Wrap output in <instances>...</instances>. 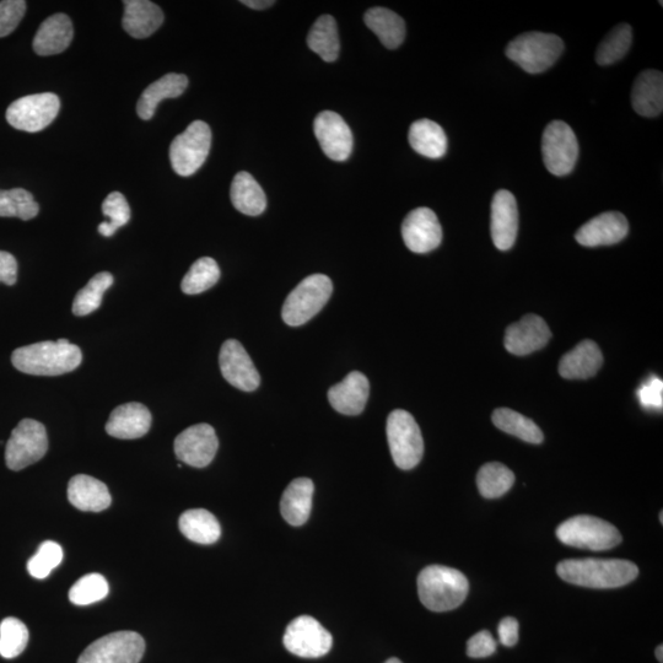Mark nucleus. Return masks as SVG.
<instances>
[{
	"instance_id": "nucleus-1",
	"label": "nucleus",
	"mask_w": 663,
	"mask_h": 663,
	"mask_svg": "<svg viewBox=\"0 0 663 663\" xmlns=\"http://www.w3.org/2000/svg\"><path fill=\"white\" fill-rule=\"evenodd\" d=\"M557 573L569 584L590 589H617L634 581L639 569L628 560L584 558L563 560Z\"/></svg>"
},
{
	"instance_id": "nucleus-2",
	"label": "nucleus",
	"mask_w": 663,
	"mask_h": 663,
	"mask_svg": "<svg viewBox=\"0 0 663 663\" xmlns=\"http://www.w3.org/2000/svg\"><path fill=\"white\" fill-rule=\"evenodd\" d=\"M82 350L68 339L40 342L14 350L12 363L21 373L34 376H59L72 373L82 364Z\"/></svg>"
},
{
	"instance_id": "nucleus-3",
	"label": "nucleus",
	"mask_w": 663,
	"mask_h": 663,
	"mask_svg": "<svg viewBox=\"0 0 663 663\" xmlns=\"http://www.w3.org/2000/svg\"><path fill=\"white\" fill-rule=\"evenodd\" d=\"M470 584L465 574L444 565H430L418 576V594L433 612H447L465 602Z\"/></svg>"
},
{
	"instance_id": "nucleus-4",
	"label": "nucleus",
	"mask_w": 663,
	"mask_h": 663,
	"mask_svg": "<svg viewBox=\"0 0 663 663\" xmlns=\"http://www.w3.org/2000/svg\"><path fill=\"white\" fill-rule=\"evenodd\" d=\"M564 51V42L554 34L526 32L517 36L506 47V56L530 74L546 72L558 61Z\"/></svg>"
},
{
	"instance_id": "nucleus-5",
	"label": "nucleus",
	"mask_w": 663,
	"mask_h": 663,
	"mask_svg": "<svg viewBox=\"0 0 663 663\" xmlns=\"http://www.w3.org/2000/svg\"><path fill=\"white\" fill-rule=\"evenodd\" d=\"M557 536L567 546L587 551H607L622 542L616 526L590 515L571 517L558 527Z\"/></svg>"
},
{
	"instance_id": "nucleus-6",
	"label": "nucleus",
	"mask_w": 663,
	"mask_h": 663,
	"mask_svg": "<svg viewBox=\"0 0 663 663\" xmlns=\"http://www.w3.org/2000/svg\"><path fill=\"white\" fill-rule=\"evenodd\" d=\"M332 293V280L325 274L305 278L285 300L283 321L291 327L305 325L325 307Z\"/></svg>"
},
{
	"instance_id": "nucleus-7",
	"label": "nucleus",
	"mask_w": 663,
	"mask_h": 663,
	"mask_svg": "<svg viewBox=\"0 0 663 663\" xmlns=\"http://www.w3.org/2000/svg\"><path fill=\"white\" fill-rule=\"evenodd\" d=\"M386 431L396 466L404 471L417 467L424 455V441L413 415L396 409L388 415Z\"/></svg>"
},
{
	"instance_id": "nucleus-8",
	"label": "nucleus",
	"mask_w": 663,
	"mask_h": 663,
	"mask_svg": "<svg viewBox=\"0 0 663 663\" xmlns=\"http://www.w3.org/2000/svg\"><path fill=\"white\" fill-rule=\"evenodd\" d=\"M212 147V131L203 121H194L186 131L172 140L170 161L177 175L196 174L208 158Z\"/></svg>"
},
{
	"instance_id": "nucleus-9",
	"label": "nucleus",
	"mask_w": 663,
	"mask_h": 663,
	"mask_svg": "<svg viewBox=\"0 0 663 663\" xmlns=\"http://www.w3.org/2000/svg\"><path fill=\"white\" fill-rule=\"evenodd\" d=\"M45 425L34 419H23L12 431L5 446V463L9 470L21 471L39 462L47 454Z\"/></svg>"
},
{
	"instance_id": "nucleus-10",
	"label": "nucleus",
	"mask_w": 663,
	"mask_h": 663,
	"mask_svg": "<svg viewBox=\"0 0 663 663\" xmlns=\"http://www.w3.org/2000/svg\"><path fill=\"white\" fill-rule=\"evenodd\" d=\"M544 165L554 176L569 175L579 158V143L573 129L563 121L549 123L542 137Z\"/></svg>"
},
{
	"instance_id": "nucleus-11",
	"label": "nucleus",
	"mask_w": 663,
	"mask_h": 663,
	"mask_svg": "<svg viewBox=\"0 0 663 663\" xmlns=\"http://www.w3.org/2000/svg\"><path fill=\"white\" fill-rule=\"evenodd\" d=\"M61 101L52 93L35 94L13 102L7 110V121L19 131L37 133L56 120Z\"/></svg>"
},
{
	"instance_id": "nucleus-12",
	"label": "nucleus",
	"mask_w": 663,
	"mask_h": 663,
	"mask_svg": "<svg viewBox=\"0 0 663 663\" xmlns=\"http://www.w3.org/2000/svg\"><path fill=\"white\" fill-rule=\"evenodd\" d=\"M144 652L142 635L117 632L94 641L79 657L78 663H139Z\"/></svg>"
},
{
	"instance_id": "nucleus-13",
	"label": "nucleus",
	"mask_w": 663,
	"mask_h": 663,
	"mask_svg": "<svg viewBox=\"0 0 663 663\" xmlns=\"http://www.w3.org/2000/svg\"><path fill=\"white\" fill-rule=\"evenodd\" d=\"M283 643L291 654L303 659H318L331 651L333 638L315 618L300 616L288 625Z\"/></svg>"
},
{
	"instance_id": "nucleus-14",
	"label": "nucleus",
	"mask_w": 663,
	"mask_h": 663,
	"mask_svg": "<svg viewBox=\"0 0 663 663\" xmlns=\"http://www.w3.org/2000/svg\"><path fill=\"white\" fill-rule=\"evenodd\" d=\"M177 458L188 466L204 468L210 465L217 455L219 440L209 424L193 425L177 436L175 440Z\"/></svg>"
},
{
	"instance_id": "nucleus-15",
	"label": "nucleus",
	"mask_w": 663,
	"mask_h": 663,
	"mask_svg": "<svg viewBox=\"0 0 663 663\" xmlns=\"http://www.w3.org/2000/svg\"><path fill=\"white\" fill-rule=\"evenodd\" d=\"M219 365L224 379L237 390L252 392L260 387L261 376L246 349L236 339H229L221 347Z\"/></svg>"
},
{
	"instance_id": "nucleus-16",
	"label": "nucleus",
	"mask_w": 663,
	"mask_h": 663,
	"mask_svg": "<svg viewBox=\"0 0 663 663\" xmlns=\"http://www.w3.org/2000/svg\"><path fill=\"white\" fill-rule=\"evenodd\" d=\"M315 136L320 147L333 161H346L353 150V134L342 116L333 111L318 113L314 123Z\"/></svg>"
},
{
	"instance_id": "nucleus-17",
	"label": "nucleus",
	"mask_w": 663,
	"mask_h": 663,
	"mask_svg": "<svg viewBox=\"0 0 663 663\" xmlns=\"http://www.w3.org/2000/svg\"><path fill=\"white\" fill-rule=\"evenodd\" d=\"M402 237L404 244L414 253L434 251L442 241L440 221L429 208L414 209L403 220Z\"/></svg>"
},
{
	"instance_id": "nucleus-18",
	"label": "nucleus",
	"mask_w": 663,
	"mask_h": 663,
	"mask_svg": "<svg viewBox=\"0 0 663 663\" xmlns=\"http://www.w3.org/2000/svg\"><path fill=\"white\" fill-rule=\"evenodd\" d=\"M551 337V330L542 317L527 315L508 327L504 344L509 353L524 357L546 347Z\"/></svg>"
},
{
	"instance_id": "nucleus-19",
	"label": "nucleus",
	"mask_w": 663,
	"mask_h": 663,
	"mask_svg": "<svg viewBox=\"0 0 663 663\" xmlns=\"http://www.w3.org/2000/svg\"><path fill=\"white\" fill-rule=\"evenodd\" d=\"M492 239L500 251H508L515 245L519 233V209L514 194L500 190L492 202Z\"/></svg>"
},
{
	"instance_id": "nucleus-20",
	"label": "nucleus",
	"mask_w": 663,
	"mask_h": 663,
	"mask_svg": "<svg viewBox=\"0 0 663 663\" xmlns=\"http://www.w3.org/2000/svg\"><path fill=\"white\" fill-rule=\"evenodd\" d=\"M629 224L622 213L606 212L582 225L576 241L586 247L616 245L627 237Z\"/></svg>"
},
{
	"instance_id": "nucleus-21",
	"label": "nucleus",
	"mask_w": 663,
	"mask_h": 663,
	"mask_svg": "<svg viewBox=\"0 0 663 663\" xmlns=\"http://www.w3.org/2000/svg\"><path fill=\"white\" fill-rule=\"evenodd\" d=\"M152 422V413L144 404L126 403L113 409L106 424V433L121 440L139 439L148 434Z\"/></svg>"
},
{
	"instance_id": "nucleus-22",
	"label": "nucleus",
	"mask_w": 663,
	"mask_h": 663,
	"mask_svg": "<svg viewBox=\"0 0 663 663\" xmlns=\"http://www.w3.org/2000/svg\"><path fill=\"white\" fill-rule=\"evenodd\" d=\"M369 395L368 377L359 371H353L342 382L330 388L328 401L338 413L359 415L364 412Z\"/></svg>"
},
{
	"instance_id": "nucleus-23",
	"label": "nucleus",
	"mask_w": 663,
	"mask_h": 663,
	"mask_svg": "<svg viewBox=\"0 0 663 663\" xmlns=\"http://www.w3.org/2000/svg\"><path fill=\"white\" fill-rule=\"evenodd\" d=\"M602 364L600 347L594 341L586 339L560 360L559 374L567 380H586L595 376Z\"/></svg>"
},
{
	"instance_id": "nucleus-24",
	"label": "nucleus",
	"mask_w": 663,
	"mask_h": 663,
	"mask_svg": "<svg viewBox=\"0 0 663 663\" xmlns=\"http://www.w3.org/2000/svg\"><path fill=\"white\" fill-rule=\"evenodd\" d=\"M74 29L66 14H55L43 21L34 39V51L39 56L59 55L72 43Z\"/></svg>"
},
{
	"instance_id": "nucleus-25",
	"label": "nucleus",
	"mask_w": 663,
	"mask_h": 663,
	"mask_svg": "<svg viewBox=\"0 0 663 663\" xmlns=\"http://www.w3.org/2000/svg\"><path fill=\"white\" fill-rule=\"evenodd\" d=\"M68 499L80 511L100 512L110 508L112 503L107 485L85 474L70 479Z\"/></svg>"
},
{
	"instance_id": "nucleus-26",
	"label": "nucleus",
	"mask_w": 663,
	"mask_h": 663,
	"mask_svg": "<svg viewBox=\"0 0 663 663\" xmlns=\"http://www.w3.org/2000/svg\"><path fill=\"white\" fill-rule=\"evenodd\" d=\"M315 485L309 478H296L288 485L280 501V512L289 525L299 527L309 520Z\"/></svg>"
},
{
	"instance_id": "nucleus-27",
	"label": "nucleus",
	"mask_w": 663,
	"mask_h": 663,
	"mask_svg": "<svg viewBox=\"0 0 663 663\" xmlns=\"http://www.w3.org/2000/svg\"><path fill=\"white\" fill-rule=\"evenodd\" d=\"M164 23V14L149 0H126L123 29L134 39H147Z\"/></svg>"
},
{
	"instance_id": "nucleus-28",
	"label": "nucleus",
	"mask_w": 663,
	"mask_h": 663,
	"mask_svg": "<svg viewBox=\"0 0 663 663\" xmlns=\"http://www.w3.org/2000/svg\"><path fill=\"white\" fill-rule=\"evenodd\" d=\"M636 113L644 117L660 116L663 110V75L659 70H644L638 75L632 91Z\"/></svg>"
},
{
	"instance_id": "nucleus-29",
	"label": "nucleus",
	"mask_w": 663,
	"mask_h": 663,
	"mask_svg": "<svg viewBox=\"0 0 663 663\" xmlns=\"http://www.w3.org/2000/svg\"><path fill=\"white\" fill-rule=\"evenodd\" d=\"M188 86L186 75L170 73L156 80L143 91L138 101V116L149 121L155 115L156 107L165 99H175L185 93Z\"/></svg>"
},
{
	"instance_id": "nucleus-30",
	"label": "nucleus",
	"mask_w": 663,
	"mask_h": 663,
	"mask_svg": "<svg viewBox=\"0 0 663 663\" xmlns=\"http://www.w3.org/2000/svg\"><path fill=\"white\" fill-rule=\"evenodd\" d=\"M231 202L240 213L257 217L267 208L266 193L249 172L241 171L234 177L230 191Z\"/></svg>"
},
{
	"instance_id": "nucleus-31",
	"label": "nucleus",
	"mask_w": 663,
	"mask_h": 663,
	"mask_svg": "<svg viewBox=\"0 0 663 663\" xmlns=\"http://www.w3.org/2000/svg\"><path fill=\"white\" fill-rule=\"evenodd\" d=\"M366 26L388 50H396L406 37V24L400 15L386 8H373L364 16Z\"/></svg>"
},
{
	"instance_id": "nucleus-32",
	"label": "nucleus",
	"mask_w": 663,
	"mask_h": 663,
	"mask_svg": "<svg viewBox=\"0 0 663 663\" xmlns=\"http://www.w3.org/2000/svg\"><path fill=\"white\" fill-rule=\"evenodd\" d=\"M409 144L420 155L440 159L447 152V137L438 123L419 120L409 128Z\"/></svg>"
},
{
	"instance_id": "nucleus-33",
	"label": "nucleus",
	"mask_w": 663,
	"mask_h": 663,
	"mask_svg": "<svg viewBox=\"0 0 663 663\" xmlns=\"http://www.w3.org/2000/svg\"><path fill=\"white\" fill-rule=\"evenodd\" d=\"M182 535L194 543L213 544L221 536V527L217 517L206 509H192L183 512L180 517Z\"/></svg>"
},
{
	"instance_id": "nucleus-34",
	"label": "nucleus",
	"mask_w": 663,
	"mask_h": 663,
	"mask_svg": "<svg viewBox=\"0 0 663 663\" xmlns=\"http://www.w3.org/2000/svg\"><path fill=\"white\" fill-rule=\"evenodd\" d=\"M307 45L311 51L327 63L336 62L341 50L337 23L331 15H322L312 25L307 36Z\"/></svg>"
},
{
	"instance_id": "nucleus-35",
	"label": "nucleus",
	"mask_w": 663,
	"mask_h": 663,
	"mask_svg": "<svg viewBox=\"0 0 663 663\" xmlns=\"http://www.w3.org/2000/svg\"><path fill=\"white\" fill-rule=\"evenodd\" d=\"M495 427L506 434L516 436L530 444H541L543 442L542 430L533 423L531 419L509 408H499L493 413Z\"/></svg>"
},
{
	"instance_id": "nucleus-36",
	"label": "nucleus",
	"mask_w": 663,
	"mask_h": 663,
	"mask_svg": "<svg viewBox=\"0 0 663 663\" xmlns=\"http://www.w3.org/2000/svg\"><path fill=\"white\" fill-rule=\"evenodd\" d=\"M515 483V474L499 462L487 463L478 472L479 493L487 499H497L508 493Z\"/></svg>"
},
{
	"instance_id": "nucleus-37",
	"label": "nucleus",
	"mask_w": 663,
	"mask_h": 663,
	"mask_svg": "<svg viewBox=\"0 0 663 663\" xmlns=\"http://www.w3.org/2000/svg\"><path fill=\"white\" fill-rule=\"evenodd\" d=\"M633 42V30L628 24H619L600 43L596 61L600 66H611L627 55Z\"/></svg>"
},
{
	"instance_id": "nucleus-38",
	"label": "nucleus",
	"mask_w": 663,
	"mask_h": 663,
	"mask_svg": "<svg viewBox=\"0 0 663 663\" xmlns=\"http://www.w3.org/2000/svg\"><path fill=\"white\" fill-rule=\"evenodd\" d=\"M220 279V268L213 258L203 257L192 264L183 278L181 289L187 295L202 294L213 288Z\"/></svg>"
},
{
	"instance_id": "nucleus-39",
	"label": "nucleus",
	"mask_w": 663,
	"mask_h": 663,
	"mask_svg": "<svg viewBox=\"0 0 663 663\" xmlns=\"http://www.w3.org/2000/svg\"><path fill=\"white\" fill-rule=\"evenodd\" d=\"M113 276L109 272H101L90 279L86 287L79 291L73 303L75 316H86L96 311L102 304L105 291L113 284Z\"/></svg>"
},
{
	"instance_id": "nucleus-40",
	"label": "nucleus",
	"mask_w": 663,
	"mask_h": 663,
	"mask_svg": "<svg viewBox=\"0 0 663 663\" xmlns=\"http://www.w3.org/2000/svg\"><path fill=\"white\" fill-rule=\"evenodd\" d=\"M40 212L34 196L23 188L10 191L0 190V217L31 220Z\"/></svg>"
},
{
	"instance_id": "nucleus-41",
	"label": "nucleus",
	"mask_w": 663,
	"mask_h": 663,
	"mask_svg": "<svg viewBox=\"0 0 663 663\" xmlns=\"http://www.w3.org/2000/svg\"><path fill=\"white\" fill-rule=\"evenodd\" d=\"M29 643V630L18 618H5L0 624V656L15 659Z\"/></svg>"
},
{
	"instance_id": "nucleus-42",
	"label": "nucleus",
	"mask_w": 663,
	"mask_h": 663,
	"mask_svg": "<svg viewBox=\"0 0 663 663\" xmlns=\"http://www.w3.org/2000/svg\"><path fill=\"white\" fill-rule=\"evenodd\" d=\"M109 591L110 587L104 576L89 574L75 582L69 591V600L77 606H89L104 600Z\"/></svg>"
},
{
	"instance_id": "nucleus-43",
	"label": "nucleus",
	"mask_w": 663,
	"mask_h": 663,
	"mask_svg": "<svg viewBox=\"0 0 663 663\" xmlns=\"http://www.w3.org/2000/svg\"><path fill=\"white\" fill-rule=\"evenodd\" d=\"M102 213L109 218L99 225V233L105 237L115 235L116 231L131 220V208L125 196L120 192H112L102 203Z\"/></svg>"
},
{
	"instance_id": "nucleus-44",
	"label": "nucleus",
	"mask_w": 663,
	"mask_h": 663,
	"mask_svg": "<svg viewBox=\"0 0 663 663\" xmlns=\"http://www.w3.org/2000/svg\"><path fill=\"white\" fill-rule=\"evenodd\" d=\"M63 560V549L53 541L43 542L39 551L29 560L28 571L32 578L46 579Z\"/></svg>"
},
{
	"instance_id": "nucleus-45",
	"label": "nucleus",
	"mask_w": 663,
	"mask_h": 663,
	"mask_svg": "<svg viewBox=\"0 0 663 663\" xmlns=\"http://www.w3.org/2000/svg\"><path fill=\"white\" fill-rule=\"evenodd\" d=\"M26 12L23 0H4L0 2V37H5L18 28Z\"/></svg>"
},
{
	"instance_id": "nucleus-46",
	"label": "nucleus",
	"mask_w": 663,
	"mask_h": 663,
	"mask_svg": "<svg viewBox=\"0 0 663 663\" xmlns=\"http://www.w3.org/2000/svg\"><path fill=\"white\" fill-rule=\"evenodd\" d=\"M640 406L646 411H661L663 407V382L660 377L651 376L638 388Z\"/></svg>"
},
{
	"instance_id": "nucleus-47",
	"label": "nucleus",
	"mask_w": 663,
	"mask_h": 663,
	"mask_svg": "<svg viewBox=\"0 0 663 663\" xmlns=\"http://www.w3.org/2000/svg\"><path fill=\"white\" fill-rule=\"evenodd\" d=\"M497 651V641L488 630L473 635L467 643V655L472 659H485Z\"/></svg>"
},
{
	"instance_id": "nucleus-48",
	"label": "nucleus",
	"mask_w": 663,
	"mask_h": 663,
	"mask_svg": "<svg viewBox=\"0 0 663 663\" xmlns=\"http://www.w3.org/2000/svg\"><path fill=\"white\" fill-rule=\"evenodd\" d=\"M18 280V262L12 253L0 251V283L12 287Z\"/></svg>"
},
{
	"instance_id": "nucleus-49",
	"label": "nucleus",
	"mask_w": 663,
	"mask_h": 663,
	"mask_svg": "<svg viewBox=\"0 0 663 663\" xmlns=\"http://www.w3.org/2000/svg\"><path fill=\"white\" fill-rule=\"evenodd\" d=\"M500 643L506 648H512L519 641V622L515 618L506 617L499 624Z\"/></svg>"
},
{
	"instance_id": "nucleus-50",
	"label": "nucleus",
	"mask_w": 663,
	"mask_h": 663,
	"mask_svg": "<svg viewBox=\"0 0 663 663\" xmlns=\"http://www.w3.org/2000/svg\"><path fill=\"white\" fill-rule=\"evenodd\" d=\"M241 3L246 5V7L255 10H264L271 8L272 5L276 4V2H273V0H244V2Z\"/></svg>"
},
{
	"instance_id": "nucleus-51",
	"label": "nucleus",
	"mask_w": 663,
	"mask_h": 663,
	"mask_svg": "<svg viewBox=\"0 0 663 663\" xmlns=\"http://www.w3.org/2000/svg\"><path fill=\"white\" fill-rule=\"evenodd\" d=\"M656 657H657V660L660 661V663L663 662V646L662 645L657 646Z\"/></svg>"
},
{
	"instance_id": "nucleus-52",
	"label": "nucleus",
	"mask_w": 663,
	"mask_h": 663,
	"mask_svg": "<svg viewBox=\"0 0 663 663\" xmlns=\"http://www.w3.org/2000/svg\"><path fill=\"white\" fill-rule=\"evenodd\" d=\"M385 663H403L401 660L396 659V657H392V659L387 660Z\"/></svg>"
},
{
	"instance_id": "nucleus-53",
	"label": "nucleus",
	"mask_w": 663,
	"mask_h": 663,
	"mask_svg": "<svg viewBox=\"0 0 663 663\" xmlns=\"http://www.w3.org/2000/svg\"><path fill=\"white\" fill-rule=\"evenodd\" d=\"M662 519H663V512L661 511V514H660L661 524H663V520H662Z\"/></svg>"
}]
</instances>
